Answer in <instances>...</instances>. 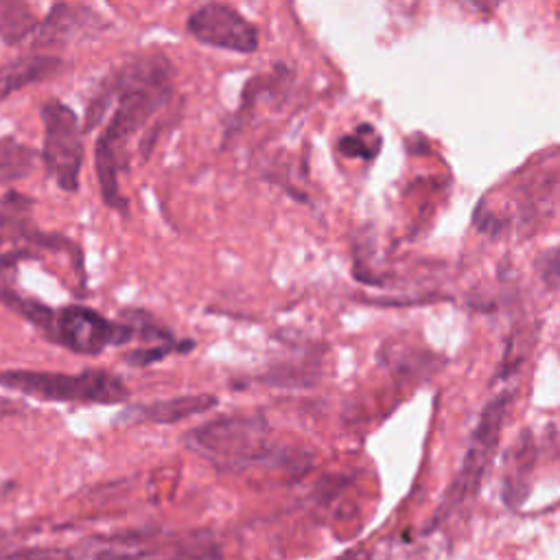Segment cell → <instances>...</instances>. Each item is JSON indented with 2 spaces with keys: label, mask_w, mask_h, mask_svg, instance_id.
I'll list each match as a JSON object with an SVG mask.
<instances>
[{
  "label": "cell",
  "mask_w": 560,
  "mask_h": 560,
  "mask_svg": "<svg viewBox=\"0 0 560 560\" xmlns=\"http://www.w3.org/2000/svg\"><path fill=\"white\" fill-rule=\"evenodd\" d=\"M260 416H230L206 422L186 435V444L219 468H247L276 457Z\"/></svg>",
  "instance_id": "277c9868"
},
{
  "label": "cell",
  "mask_w": 560,
  "mask_h": 560,
  "mask_svg": "<svg viewBox=\"0 0 560 560\" xmlns=\"http://www.w3.org/2000/svg\"><path fill=\"white\" fill-rule=\"evenodd\" d=\"M31 210H33L31 197L9 190L0 199V238H9L15 243L20 241V243H28V245L46 247V249H55V252H66L68 256H72V260L77 265L83 267L81 249L77 247V243H72L59 234L39 232L37 225H33V221H31Z\"/></svg>",
  "instance_id": "9c48e42d"
},
{
  "label": "cell",
  "mask_w": 560,
  "mask_h": 560,
  "mask_svg": "<svg viewBox=\"0 0 560 560\" xmlns=\"http://www.w3.org/2000/svg\"><path fill=\"white\" fill-rule=\"evenodd\" d=\"M538 262H540L538 269H540V276H542L545 284H549L553 289H560V249L547 252Z\"/></svg>",
  "instance_id": "2e32d148"
},
{
  "label": "cell",
  "mask_w": 560,
  "mask_h": 560,
  "mask_svg": "<svg viewBox=\"0 0 560 560\" xmlns=\"http://www.w3.org/2000/svg\"><path fill=\"white\" fill-rule=\"evenodd\" d=\"M46 337L77 354H101L109 346H125L133 337V328L122 319H109L83 304L55 308Z\"/></svg>",
  "instance_id": "52a82bcc"
},
{
  "label": "cell",
  "mask_w": 560,
  "mask_h": 560,
  "mask_svg": "<svg viewBox=\"0 0 560 560\" xmlns=\"http://www.w3.org/2000/svg\"><path fill=\"white\" fill-rule=\"evenodd\" d=\"M0 387L52 402L118 405L129 400V387L125 381L107 370H83L79 374L4 370L0 372Z\"/></svg>",
  "instance_id": "3957f363"
},
{
  "label": "cell",
  "mask_w": 560,
  "mask_h": 560,
  "mask_svg": "<svg viewBox=\"0 0 560 560\" xmlns=\"http://www.w3.org/2000/svg\"><path fill=\"white\" fill-rule=\"evenodd\" d=\"M37 151L11 136L0 138V184L9 186L13 182L26 179L35 166Z\"/></svg>",
  "instance_id": "4fadbf2b"
},
{
  "label": "cell",
  "mask_w": 560,
  "mask_h": 560,
  "mask_svg": "<svg viewBox=\"0 0 560 560\" xmlns=\"http://www.w3.org/2000/svg\"><path fill=\"white\" fill-rule=\"evenodd\" d=\"M63 59L44 52H24L0 66V101L18 90L59 74Z\"/></svg>",
  "instance_id": "8fae6325"
},
{
  "label": "cell",
  "mask_w": 560,
  "mask_h": 560,
  "mask_svg": "<svg viewBox=\"0 0 560 560\" xmlns=\"http://www.w3.org/2000/svg\"><path fill=\"white\" fill-rule=\"evenodd\" d=\"M217 405V398L210 394H188V396H177L168 400H153L147 405H129L120 420H131V422H177L197 413H203Z\"/></svg>",
  "instance_id": "7c38bea8"
},
{
  "label": "cell",
  "mask_w": 560,
  "mask_h": 560,
  "mask_svg": "<svg viewBox=\"0 0 560 560\" xmlns=\"http://www.w3.org/2000/svg\"><path fill=\"white\" fill-rule=\"evenodd\" d=\"M39 20L22 2H0V37L4 44L15 46L33 37Z\"/></svg>",
  "instance_id": "5bb4252c"
},
{
  "label": "cell",
  "mask_w": 560,
  "mask_h": 560,
  "mask_svg": "<svg viewBox=\"0 0 560 560\" xmlns=\"http://www.w3.org/2000/svg\"><path fill=\"white\" fill-rule=\"evenodd\" d=\"M508 405H510V396L503 394L499 398H494L481 413L466 455L462 459V466L457 470V475L453 477V483L448 486L440 508L435 510L433 516V525L442 523L444 518H448L455 510H459L462 505H466L475 494L477 488L494 457V451L499 446V438L503 431V422H505V413H508Z\"/></svg>",
  "instance_id": "5b68a950"
},
{
  "label": "cell",
  "mask_w": 560,
  "mask_h": 560,
  "mask_svg": "<svg viewBox=\"0 0 560 560\" xmlns=\"http://www.w3.org/2000/svg\"><path fill=\"white\" fill-rule=\"evenodd\" d=\"M173 96V63L164 52H138L112 70L85 107L83 131L101 125L112 103L114 112L94 144V168L103 203L127 214L120 173L129 168L133 138Z\"/></svg>",
  "instance_id": "6da1fadb"
},
{
  "label": "cell",
  "mask_w": 560,
  "mask_h": 560,
  "mask_svg": "<svg viewBox=\"0 0 560 560\" xmlns=\"http://www.w3.org/2000/svg\"><path fill=\"white\" fill-rule=\"evenodd\" d=\"M192 348V341H177V343H171V346H151V348H138V350H131L122 357V361L127 365H133V368H147L155 361H162L166 359L168 354L173 352H188Z\"/></svg>",
  "instance_id": "9a60e30c"
},
{
  "label": "cell",
  "mask_w": 560,
  "mask_h": 560,
  "mask_svg": "<svg viewBox=\"0 0 560 560\" xmlns=\"http://www.w3.org/2000/svg\"><path fill=\"white\" fill-rule=\"evenodd\" d=\"M24 560H221V553L208 534L136 532L94 536L72 549L28 553Z\"/></svg>",
  "instance_id": "7a4b0ae2"
},
{
  "label": "cell",
  "mask_w": 560,
  "mask_h": 560,
  "mask_svg": "<svg viewBox=\"0 0 560 560\" xmlns=\"http://www.w3.org/2000/svg\"><path fill=\"white\" fill-rule=\"evenodd\" d=\"M103 28H105L103 18L94 13L90 7L59 2L39 20L31 39L35 48H46V46L63 44L79 35L96 33Z\"/></svg>",
  "instance_id": "30bf717a"
},
{
  "label": "cell",
  "mask_w": 560,
  "mask_h": 560,
  "mask_svg": "<svg viewBox=\"0 0 560 560\" xmlns=\"http://www.w3.org/2000/svg\"><path fill=\"white\" fill-rule=\"evenodd\" d=\"M44 122V144L42 160L48 175L66 192L79 190V175L83 166V127L63 101L48 98L39 107Z\"/></svg>",
  "instance_id": "8992f818"
},
{
  "label": "cell",
  "mask_w": 560,
  "mask_h": 560,
  "mask_svg": "<svg viewBox=\"0 0 560 560\" xmlns=\"http://www.w3.org/2000/svg\"><path fill=\"white\" fill-rule=\"evenodd\" d=\"M188 33L212 48L232 52H254L258 48V31L236 9L219 2H210L190 13L186 22Z\"/></svg>",
  "instance_id": "ba28073f"
}]
</instances>
